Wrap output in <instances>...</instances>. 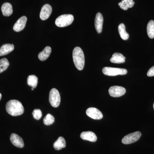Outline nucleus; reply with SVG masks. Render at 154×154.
<instances>
[{
    "label": "nucleus",
    "instance_id": "f03ea898",
    "mask_svg": "<svg viewBox=\"0 0 154 154\" xmlns=\"http://www.w3.org/2000/svg\"><path fill=\"white\" fill-rule=\"evenodd\" d=\"M73 60L75 66L79 70L84 69L85 64V57L82 50L79 47L75 48L72 52Z\"/></svg>",
    "mask_w": 154,
    "mask_h": 154
},
{
    "label": "nucleus",
    "instance_id": "6ab92c4d",
    "mask_svg": "<svg viewBox=\"0 0 154 154\" xmlns=\"http://www.w3.org/2000/svg\"><path fill=\"white\" fill-rule=\"evenodd\" d=\"M134 5V2L133 0H122L119 3L120 8L124 11H127L128 8H132Z\"/></svg>",
    "mask_w": 154,
    "mask_h": 154
},
{
    "label": "nucleus",
    "instance_id": "9d476101",
    "mask_svg": "<svg viewBox=\"0 0 154 154\" xmlns=\"http://www.w3.org/2000/svg\"><path fill=\"white\" fill-rule=\"evenodd\" d=\"M27 21V18L23 16L19 18L13 27V29L16 32H20L25 28Z\"/></svg>",
    "mask_w": 154,
    "mask_h": 154
},
{
    "label": "nucleus",
    "instance_id": "f8f14e48",
    "mask_svg": "<svg viewBox=\"0 0 154 154\" xmlns=\"http://www.w3.org/2000/svg\"><path fill=\"white\" fill-rule=\"evenodd\" d=\"M103 17L100 13H98L96 15L95 19V26L97 33H102L103 27Z\"/></svg>",
    "mask_w": 154,
    "mask_h": 154
},
{
    "label": "nucleus",
    "instance_id": "cd10ccee",
    "mask_svg": "<svg viewBox=\"0 0 154 154\" xmlns=\"http://www.w3.org/2000/svg\"><path fill=\"white\" fill-rule=\"evenodd\" d=\"M32 91H33V88H32Z\"/></svg>",
    "mask_w": 154,
    "mask_h": 154
},
{
    "label": "nucleus",
    "instance_id": "9b49d317",
    "mask_svg": "<svg viewBox=\"0 0 154 154\" xmlns=\"http://www.w3.org/2000/svg\"><path fill=\"white\" fill-rule=\"evenodd\" d=\"M52 12V8L48 4L44 5L42 8L40 13V18L42 20H45L49 18Z\"/></svg>",
    "mask_w": 154,
    "mask_h": 154
},
{
    "label": "nucleus",
    "instance_id": "2eb2a0df",
    "mask_svg": "<svg viewBox=\"0 0 154 154\" xmlns=\"http://www.w3.org/2000/svg\"><path fill=\"white\" fill-rule=\"evenodd\" d=\"M125 57L121 53H115L110 59L111 63H122L125 62Z\"/></svg>",
    "mask_w": 154,
    "mask_h": 154
},
{
    "label": "nucleus",
    "instance_id": "aec40b11",
    "mask_svg": "<svg viewBox=\"0 0 154 154\" xmlns=\"http://www.w3.org/2000/svg\"><path fill=\"white\" fill-rule=\"evenodd\" d=\"M118 31L121 38L124 40H126L129 38L128 33L125 30V27L124 24L121 23L118 26Z\"/></svg>",
    "mask_w": 154,
    "mask_h": 154
},
{
    "label": "nucleus",
    "instance_id": "f257e3e1",
    "mask_svg": "<svg viewBox=\"0 0 154 154\" xmlns=\"http://www.w3.org/2000/svg\"><path fill=\"white\" fill-rule=\"evenodd\" d=\"M7 112L12 116H18L23 114L24 108L21 102L17 100H11L6 105Z\"/></svg>",
    "mask_w": 154,
    "mask_h": 154
},
{
    "label": "nucleus",
    "instance_id": "412c9836",
    "mask_svg": "<svg viewBox=\"0 0 154 154\" xmlns=\"http://www.w3.org/2000/svg\"><path fill=\"white\" fill-rule=\"evenodd\" d=\"M27 83L28 85L34 89L36 88L37 85L38 78L35 75H30L27 79Z\"/></svg>",
    "mask_w": 154,
    "mask_h": 154
},
{
    "label": "nucleus",
    "instance_id": "0eeeda50",
    "mask_svg": "<svg viewBox=\"0 0 154 154\" xmlns=\"http://www.w3.org/2000/svg\"><path fill=\"white\" fill-rule=\"evenodd\" d=\"M109 95L113 97H119L124 95L126 93L125 88L121 86H114L109 88Z\"/></svg>",
    "mask_w": 154,
    "mask_h": 154
},
{
    "label": "nucleus",
    "instance_id": "c85d7f7f",
    "mask_svg": "<svg viewBox=\"0 0 154 154\" xmlns=\"http://www.w3.org/2000/svg\"></svg>",
    "mask_w": 154,
    "mask_h": 154
},
{
    "label": "nucleus",
    "instance_id": "a211bd4d",
    "mask_svg": "<svg viewBox=\"0 0 154 154\" xmlns=\"http://www.w3.org/2000/svg\"><path fill=\"white\" fill-rule=\"evenodd\" d=\"M54 148L56 150H60L66 146L65 140L62 137H60L53 145Z\"/></svg>",
    "mask_w": 154,
    "mask_h": 154
},
{
    "label": "nucleus",
    "instance_id": "39448f33",
    "mask_svg": "<svg viewBox=\"0 0 154 154\" xmlns=\"http://www.w3.org/2000/svg\"><path fill=\"white\" fill-rule=\"evenodd\" d=\"M60 96L59 92L56 88H53L49 93V101L52 107H57L60 103Z\"/></svg>",
    "mask_w": 154,
    "mask_h": 154
},
{
    "label": "nucleus",
    "instance_id": "423d86ee",
    "mask_svg": "<svg viewBox=\"0 0 154 154\" xmlns=\"http://www.w3.org/2000/svg\"><path fill=\"white\" fill-rule=\"evenodd\" d=\"M141 135V133L140 131H136L129 134L122 138V142L124 144H129L134 143L140 139Z\"/></svg>",
    "mask_w": 154,
    "mask_h": 154
},
{
    "label": "nucleus",
    "instance_id": "1a4fd4ad",
    "mask_svg": "<svg viewBox=\"0 0 154 154\" xmlns=\"http://www.w3.org/2000/svg\"><path fill=\"white\" fill-rule=\"evenodd\" d=\"M10 140L12 143L15 146L19 148L24 147V142L22 137L16 134L13 133L10 137Z\"/></svg>",
    "mask_w": 154,
    "mask_h": 154
},
{
    "label": "nucleus",
    "instance_id": "bb28decb",
    "mask_svg": "<svg viewBox=\"0 0 154 154\" xmlns=\"http://www.w3.org/2000/svg\"><path fill=\"white\" fill-rule=\"evenodd\" d=\"M2 94H1V93H0V100H1V99H2Z\"/></svg>",
    "mask_w": 154,
    "mask_h": 154
},
{
    "label": "nucleus",
    "instance_id": "393cba45",
    "mask_svg": "<svg viewBox=\"0 0 154 154\" xmlns=\"http://www.w3.org/2000/svg\"><path fill=\"white\" fill-rule=\"evenodd\" d=\"M32 114H33V118L36 120H39L42 116V113L40 109H34L32 112Z\"/></svg>",
    "mask_w": 154,
    "mask_h": 154
},
{
    "label": "nucleus",
    "instance_id": "7ed1b4c3",
    "mask_svg": "<svg viewBox=\"0 0 154 154\" xmlns=\"http://www.w3.org/2000/svg\"><path fill=\"white\" fill-rule=\"evenodd\" d=\"M73 16L71 14H64L58 17L55 20V25L58 27L63 28L71 25L73 22Z\"/></svg>",
    "mask_w": 154,
    "mask_h": 154
},
{
    "label": "nucleus",
    "instance_id": "6e6552de",
    "mask_svg": "<svg viewBox=\"0 0 154 154\" xmlns=\"http://www.w3.org/2000/svg\"><path fill=\"white\" fill-rule=\"evenodd\" d=\"M86 114L89 117L94 119H101L103 118L101 111L95 107H90L86 110Z\"/></svg>",
    "mask_w": 154,
    "mask_h": 154
},
{
    "label": "nucleus",
    "instance_id": "20e7f679",
    "mask_svg": "<svg viewBox=\"0 0 154 154\" xmlns=\"http://www.w3.org/2000/svg\"><path fill=\"white\" fill-rule=\"evenodd\" d=\"M103 74L106 75L116 76L125 75L127 73V70L125 69L105 67L102 69Z\"/></svg>",
    "mask_w": 154,
    "mask_h": 154
},
{
    "label": "nucleus",
    "instance_id": "4468645a",
    "mask_svg": "<svg viewBox=\"0 0 154 154\" xmlns=\"http://www.w3.org/2000/svg\"><path fill=\"white\" fill-rule=\"evenodd\" d=\"M14 49V45L6 44L3 45L0 48V56L7 55L13 51Z\"/></svg>",
    "mask_w": 154,
    "mask_h": 154
},
{
    "label": "nucleus",
    "instance_id": "b1692460",
    "mask_svg": "<svg viewBox=\"0 0 154 154\" xmlns=\"http://www.w3.org/2000/svg\"><path fill=\"white\" fill-rule=\"evenodd\" d=\"M55 121V119L53 116L48 113L43 119V122L46 125H49L52 124Z\"/></svg>",
    "mask_w": 154,
    "mask_h": 154
},
{
    "label": "nucleus",
    "instance_id": "a878e982",
    "mask_svg": "<svg viewBox=\"0 0 154 154\" xmlns=\"http://www.w3.org/2000/svg\"><path fill=\"white\" fill-rule=\"evenodd\" d=\"M147 75L149 77L154 76V66L152 67L149 70Z\"/></svg>",
    "mask_w": 154,
    "mask_h": 154
},
{
    "label": "nucleus",
    "instance_id": "5701e85b",
    "mask_svg": "<svg viewBox=\"0 0 154 154\" xmlns=\"http://www.w3.org/2000/svg\"><path fill=\"white\" fill-rule=\"evenodd\" d=\"M9 65L8 60L6 58L0 60V73L7 70Z\"/></svg>",
    "mask_w": 154,
    "mask_h": 154
},
{
    "label": "nucleus",
    "instance_id": "ddd939ff",
    "mask_svg": "<svg viewBox=\"0 0 154 154\" xmlns=\"http://www.w3.org/2000/svg\"><path fill=\"white\" fill-rule=\"evenodd\" d=\"M81 138L85 140L95 142L97 140V138L96 134L91 131H84L80 135Z\"/></svg>",
    "mask_w": 154,
    "mask_h": 154
},
{
    "label": "nucleus",
    "instance_id": "dca6fc26",
    "mask_svg": "<svg viewBox=\"0 0 154 154\" xmlns=\"http://www.w3.org/2000/svg\"><path fill=\"white\" fill-rule=\"evenodd\" d=\"M2 11L5 17H9L13 14V7L9 3H5L2 7Z\"/></svg>",
    "mask_w": 154,
    "mask_h": 154
},
{
    "label": "nucleus",
    "instance_id": "4be33fe9",
    "mask_svg": "<svg viewBox=\"0 0 154 154\" xmlns=\"http://www.w3.org/2000/svg\"><path fill=\"white\" fill-rule=\"evenodd\" d=\"M148 36L151 38H154V21L150 20L147 26Z\"/></svg>",
    "mask_w": 154,
    "mask_h": 154
},
{
    "label": "nucleus",
    "instance_id": "f3484780",
    "mask_svg": "<svg viewBox=\"0 0 154 154\" xmlns=\"http://www.w3.org/2000/svg\"><path fill=\"white\" fill-rule=\"evenodd\" d=\"M51 53V48L50 46H46L42 52L38 54V58L40 60L43 61L46 60Z\"/></svg>",
    "mask_w": 154,
    "mask_h": 154
}]
</instances>
